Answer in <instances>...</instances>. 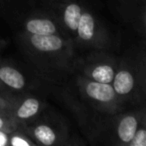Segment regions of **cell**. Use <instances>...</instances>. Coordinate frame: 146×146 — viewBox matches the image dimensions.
<instances>
[{
	"mask_svg": "<svg viewBox=\"0 0 146 146\" xmlns=\"http://www.w3.org/2000/svg\"><path fill=\"white\" fill-rule=\"evenodd\" d=\"M77 86L84 99L97 109L104 112H117L121 109L123 102L119 99L111 83L97 82L79 75Z\"/></svg>",
	"mask_w": 146,
	"mask_h": 146,
	"instance_id": "cell-1",
	"label": "cell"
},
{
	"mask_svg": "<svg viewBox=\"0 0 146 146\" xmlns=\"http://www.w3.org/2000/svg\"><path fill=\"white\" fill-rule=\"evenodd\" d=\"M79 44L101 49L107 44L105 29L90 11L83 9L75 36Z\"/></svg>",
	"mask_w": 146,
	"mask_h": 146,
	"instance_id": "cell-2",
	"label": "cell"
},
{
	"mask_svg": "<svg viewBox=\"0 0 146 146\" xmlns=\"http://www.w3.org/2000/svg\"><path fill=\"white\" fill-rule=\"evenodd\" d=\"M137 81H139V78L134 63L129 60H122L118 63L111 85L122 102L133 99L136 94Z\"/></svg>",
	"mask_w": 146,
	"mask_h": 146,
	"instance_id": "cell-3",
	"label": "cell"
},
{
	"mask_svg": "<svg viewBox=\"0 0 146 146\" xmlns=\"http://www.w3.org/2000/svg\"><path fill=\"white\" fill-rule=\"evenodd\" d=\"M118 62L110 56L89 57L88 61L83 65L81 75L91 80L102 83H111L115 75Z\"/></svg>",
	"mask_w": 146,
	"mask_h": 146,
	"instance_id": "cell-4",
	"label": "cell"
},
{
	"mask_svg": "<svg viewBox=\"0 0 146 146\" xmlns=\"http://www.w3.org/2000/svg\"><path fill=\"white\" fill-rule=\"evenodd\" d=\"M27 41L31 48L36 52L43 54H60L71 53L69 43L64 38L56 34L49 35H29L27 34Z\"/></svg>",
	"mask_w": 146,
	"mask_h": 146,
	"instance_id": "cell-5",
	"label": "cell"
},
{
	"mask_svg": "<svg viewBox=\"0 0 146 146\" xmlns=\"http://www.w3.org/2000/svg\"><path fill=\"white\" fill-rule=\"evenodd\" d=\"M144 115L145 111L142 109L127 112L118 117L115 124L116 143L118 145L128 146Z\"/></svg>",
	"mask_w": 146,
	"mask_h": 146,
	"instance_id": "cell-6",
	"label": "cell"
},
{
	"mask_svg": "<svg viewBox=\"0 0 146 146\" xmlns=\"http://www.w3.org/2000/svg\"><path fill=\"white\" fill-rule=\"evenodd\" d=\"M27 135L38 145L51 146L59 143V135L52 126L39 123L25 128Z\"/></svg>",
	"mask_w": 146,
	"mask_h": 146,
	"instance_id": "cell-7",
	"label": "cell"
},
{
	"mask_svg": "<svg viewBox=\"0 0 146 146\" xmlns=\"http://www.w3.org/2000/svg\"><path fill=\"white\" fill-rule=\"evenodd\" d=\"M41 109L42 102L40 100L36 97H26L20 103H15L11 110V115L20 125L38 115Z\"/></svg>",
	"mask_w": 146,
	"mask_h": 146,
	"instance_id": "cell-8",
	"label": "cell"
},
{
	"mask_svg": "<svg viewBox=\"0 0 146 146\" xmlns=\"http://www.w3.org/2000/svg\"><path fill=\"white\" fill-rule=\"evenodd\" d=\"M24 30L29 35H49L58 32L54 21L46 16H34L24 22Z\"/></svg>",
	"mask_w": 146,
	"mask_h": 146,
	"instance_id": "cell-9",
	"label": "cell"
},
{
	"mask_svg": "<svg viewBox=\"0 0 146 146\" xmlns=\"http://www.w3.org/2000/svg\"><path fill=\"white\" fill-rule=\"evenodd\" d=\"M0 82L17 91L22 90L26 84L22 73L10 65H0Z\"/></svg>",
	"mask_w": 146,
	"mask_h": 146,
	"instance_id": "cell-10",
	"label": "cell"
},
{
	"mask_svg": "<svg viewBox=\"0 0 146 146\" xmlns=\"http://www.w3.org/2000/svg\"><path fill=\"white\" fill-rule=\"evenodd\" d=\"M83 7L76 2L67 3L62 8V22L69 33L75 36L76 29L81 17Z\"/></svg>",
	"mask_w": 146,
	"mask_h": 146,
	"instance_id": "cell-11",
	"label": "cell"
},
{
	"mask_svg": "<svg viewBox=\"0 0 146 146\" xmlns=\"http://www.w3.org/2000/svg\"><path fill=\"white\" fill-rule=\"evenodd\" d=\"M19 123L11 115V110L0 111V130L11 133L14 130L18 129Z\"/></svg>",
	"mask_w": 146,
	"mask_h": 146,
	"instance_id": "cell-12",
	"label": "cell"
},
{
	"mask_svg": "<svg viewBox=\"0 0 146 146\" xmlns=\"http://www.w3.org/2000/svg\"><path fill=\"white\" fill-rule=\"evenodd\" d=\"M8 145L11 146H34L36 145L34 141L28 135L23 132L18 131V129L14 130L9 133Z\"/></svg>",
	"mask_w": 146,
	"mask_h": 146,
	"instance_id": "cell-13",
	"label": "cell"
},
{
	"mask_svg": "<svg viewBox=\"0 0 146 146\" xmlns=\"http://www.w3.org/2000/svg\"><path fill=\"white\" fill-rule=\"evenodd\" d=\"M128 146H146V127L145 115L142 117L138 128L136 129L132 139L128 143Z\"/></svg>",
	"mask_w": 146,
	"mask_h": 146,
	"instance_id": "cell-14",
	"label": "cell"
},
{
	"mask_svg": "<svg viewBox=\"0 0 146 146\" xmlns=\"http://www.w3.org/2000/svg\"><path fill=\"white\" fill-rule=\"evenodd\" d=\"M16 102L11 100L10 98L3 97L0 95V111H7V110H12Z\"/></svg>",
	"mask_w": 146,
	"mask_h": 146,
	"instance_id": "cell-15",
	"label": "cell"
},
{
	"mask_svg": "<svg viewBox=\"0 0 146 146\" xmlns=\"http://www.w3.org/2000/svg\"><path fill=\"white\" fill-rule=\"evenodd\" d=\"M8 141H9V133L0 130V146L8 145Z\"/></svg>",
	"mask_w": 146,
	"mask_h": 146,
	"instance_id": "cell-16",
	"label": "cell"
},
{
	"mask_svg": "<svg viewBox=\"0 0 146 146\" xmlns=\"http://www.w3.org/2000/svg\"><path fill=\"white\" fill-rule=\"evenodd\" d=\"M0 84H2V83H1V82H0Z\"/></svg>",
	"mask_w": 146,
	"mask_h": 146,
	"instance_id": "cell-17",
	"label": "cell"
}]
</instances>
